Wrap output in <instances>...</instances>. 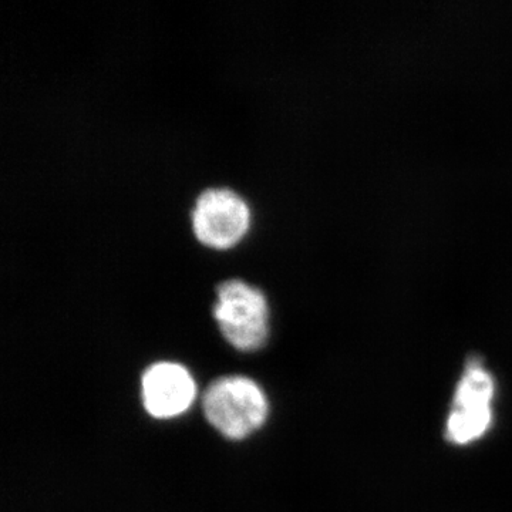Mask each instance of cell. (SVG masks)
<instances>
[{
    "instance_id": "5",
    "label": "cell",
    "mask_w": 512,
    "mask_h": 512,
    "mask_svg": "<svg viewBox=\"0 0 512 512\" xmlns=\"http://www.w3.org/2000/svg\"><path fill=\"white\" fill-rule=\"evenodd\" d=\"M495 382L493 376L478 360L468 362L466 372L458 383L454 396V412L484 414L493 413Z\"/></svg>"
},
{
    "instance_id": "1",
    "label": "cell",
    "mask_w": 512,
    "mask_h": 512,
    "mask_svg": "<svg viewBox=\"0 0 512 512\" xmlns=\"http://www.w3.org/2000/svg\"><path fill=\"white\" fill-rule=\"evenodd\" d=\"M204 413L225 437L239 440L262 426L268 402L258 384L248 377H221L204 394Z\"/></svg>"
},
{
    "instance_id": "4",
    "label": "cell",
    "mask_w": 512,
    "mask_h": 512,
    "mask_svg": "<svg viewBox=\"0 0 512 512\" xmlns=\"http://www.w3.org/2000/svg\"><path fill=\"white\" fill-rule=\"evenodd\" d=\"M194 380L185 367L177 363H156L143 376V402L157 419H170L184 413L194 400Z\"/></svg>"
},
{
    "instance_id": "3",
    "label": "cell",
    "mask_w": 512,
    "mask_h": 512,
    "mask_svg": "<svg viewBox=\"0 0 512 512\" xmlns=\"http://www.w3.org/2000/svg\"><path fill=\"white\" fill-rule=\"evenodd\" d=\"M191 224L195 238L202 245L228 249L247 234L251 211L237 192L225 187L207 188L195 198Z\"/></svg>"
},
{
    "instance_id": "2",
    "label": "cell",
    "mask_w": 512,
    "mask_h": 512,
    "mask_svg": "<svg viewBox=\"0 0 512 512\" xmlns=\"http://www.w3.org/2000/svg\"><path fill=\"white\" fill-rule=\"evenodd\" d=\"M214 318L222 335L239 350H255L268 338V302L261 289L228 279L217 286Z\"/></svg>"
}]
</instances>
